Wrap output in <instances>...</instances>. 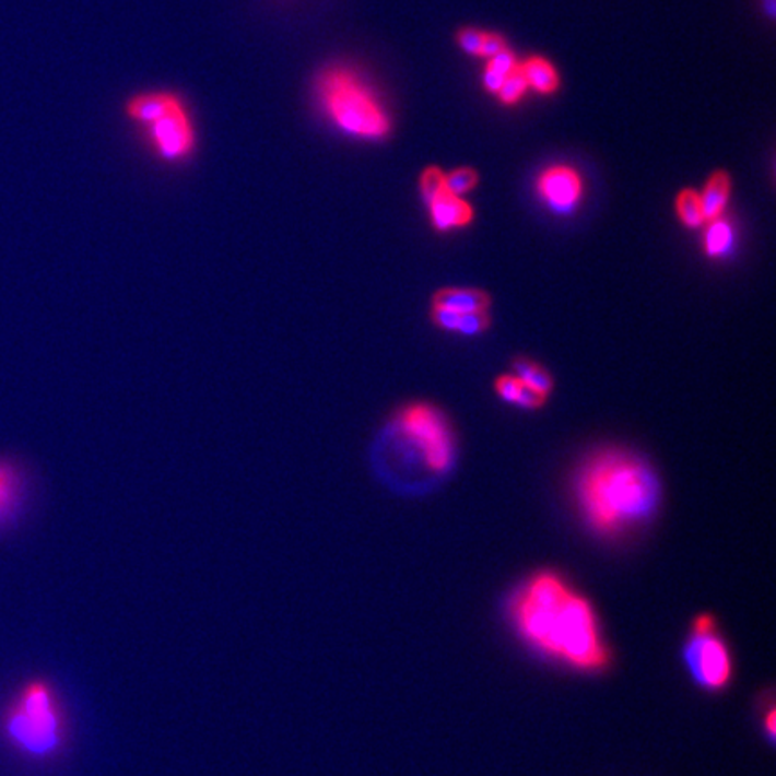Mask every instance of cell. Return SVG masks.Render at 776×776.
Instances as JSON below:
<instances>
[{"mask_svg":"<svg viewBox=\"0 0 776 776\" xmlns=\"http://www.w3.org/2000/svg\"><path fill=\"white\" fill-rule=\"evenodd\" d=\"M507 621L519 642L544 660L579 674L611 666V647L596 605L560 574L538 572L515 591Z\"/></svg>","mask_w":776,"mask_h":776,"instance_id":"cell-1","label":"cell"},{"mask_svg":"<svg viewBox=\"0 0 776 776\" xmlns=\"http://www.w3.org/2000/svg\"><path fill=\"white\" fill-rule=\"evenodd\" d=\"M577 498L588 524L602 534H619L649 518L660 498L652 469L624 451H602L580 471Z\"/></svg>","mask_w":776,"mask_h":776,"instance_id":"cell-2","label":"cell"},{"mask_svg":"<svg viewBox=\"0 0 776 776\" xmlns=\"http://www.w3.org/2000/svg\"><path fill=\"white\" fill-rule=\"evenodd\" d=\"M311 99L320 119L345 139L384 142L392 133V116L384 99L349 63H328L318 69Z\"/></svg>","mask_w":776,"mask_h":776,"instance_id":"cell-3","label":"cell"},{"mask_svg":"<svg viewBox=\"0 0 776 776\" xmlns=\"http://www.w3.org/2000/svg\"><path fill=\"white\" fill-rule=\"evenodd\" d=\"M125 117L148 152L167 166H181L198 150V128L189 103L175 91L137 92L125 102Z\"/></svg>","mask_w":776,"mask_h":776,"instance_id":"cell-4","label":"cell"},{"mask_svg":"<svg viewBox=\"0 0 776 776\" xmlns=\"http://www.w3.org/2000/svg\"><path fill=\"white\" fill-rule=\"evenodd\" d=\"M0 731L16 753L33 761L52 759L66 742V716L55 686L40 678L27 681L2 712Z\"/></svg>","mask_w":776,"mask_h":776,"instance_id":"cell-5","label":"cell"},{"mask_svg":"<svg viewBox=\"0 0 776 776\" xmlns=\"http://www.w3.org/2000/svg\"><path fill=\"white\" fill-rule=\"evenodd\" d=\"M683 663L701 691L721 694L736 678V658L716 616L703 613L692 621L683 644Z\"/></svg>","mask_w":776,"mask_h":776,"instance_id":"cell-6","label":"cell"},{"mask_svg":"<svg viewBox=\"0 0 776 776\" xmlns=\"http://www.w3.org/2000/svg\"><path fill=\"white\" fill-rule=\"evenodd\" d=\"M392 428L404 443L418 449L424 465L435 473H443L451 466L454 440L439 410L424 403L409 404L396 415Z\"/></svg>","mask_w":776,"mask_h":776,"instance_id":"cell-7","label":"cell"},{"mask_svg":"<svg viewBox=\"0 0 776 776\" xmlns=\"http://www.w3.org/2000/svg\"><path fill=\"white\" fill-rule=\"evenodd\" d=\"M536 191L549 208L557 212H569L579 205L585 184L577 169L555 164L546 167L538 177Z\"/></svg>","mask_w":776,"mask_h":776,"instance_id":"cell-8","label":"cell"},{"mask_svg":"<svg viewBox=\"0 0 776 776\" xmlns=\"http://www.w3.org/2000/svg\"><path fill=\"white\" fill-rule=\"evenodd\" d=\"M423 200L428 208L430 222L439 233L465 228L473 222V208L466 202L465 197H457L449 191L448 186L440 187L439 191Z\"/></svg>","mask_w":776,"mask_h":776,"instance_id":"cell-9","label":"cell"},{"mask_svg":"<svg viewBox=\"0 0 776 776\" xmlns=\"http://www.w3.org/2000/svg\"><path fill=\"white\" fill-rule=\"evenodd\" d=\"M26 474L15 460L0 459V529L13 524L26 504Z\"/></svg>","mask_w":776,"mask_h":776,"instance_id":"cell-10","label":"cell"},{"mask_svg":"<svg viewBox=\"0 0 776 776\" xmlns=\"http://www.w3.org/2000/svg\"><path fill=\"white\" fill-rule=\"evenodd\" d=\"M434 306L457 313L487 311L491 297L477 287H444L434 295Z\"/></svg>","mask_w":776,"mask_h":776,"instance_id":"cell-11","label":"cell"},{"mask_svg":"<svg viewBox=\"0 0 776 776\" xmlns=\"http://www.w3.org/2000/svg\"><path fill=\"white\" fill-rule=\"evenodd\" d=\"M519 67H521L525 81L529 85V91L532 89L538 94L549 96L560 89L557 69L552 66V61L546 60L543 56H530L527 60L519 61Z\"/></svg>","mask_w":776,"mask_h":776,"instance_id":"cell-12","label":"cell"},{"mask_svg":"<svg viewBox=\"0 0 776 776\" xmlns=\"http://www.w3.org/2000/svg\"><path fill=\"white\" fill-rule=\"evenodd\" d=\"M730 192L731 180L725 172H716L708 178L705 189L699 192L706 223L725 214L726 205H728V200H730Z\"/></svg>","mask_w":776,"mask_h":776,"instance_id":"cell-13","label":"cell"},{"mask_svg":"<svg viewBox=\"0 0 776 776\" xmlns=\"http://www.w3.org/2000/svg\"><path fill=\"white\" fill-rule=\"evenodd\" d=\"M705 225H708L705 237H703L706 256L721 258L726 252H730L731 245L736 242V233H733L731 223L721 216L705 223Z\"/></svg>","mask_w":776,"mask_h":776,"instance_id":"cell-14","label":"cell"},{"mask_svg":"<svg viewBox=\"0 0 776 776\" xmlns=\"http://www.w3.org/2000/svg\"><path fill=\"white\" fill-rule=\"evenodd\" d=\"M516 378L525 385L532 388L536 392L543 393L544 398L552 392L554 381L546 368L541 367L540 363L532 360L519 358L515 362Z\"/></svg>","mask_w":776,"mask_h":776,"instance_id":"cell-15","label":"cell"},{"mask_svg":"<svg viewBox=\"0 0 776 776\" xmlns=\"http://www.w3.org/2000/svg\"><path fill=\"white\" fill-rule=\"evenodd\" d=\"M518 66V58H516L515 52L509 51V49H505V51L499 52V55L490 58L484 69L485 91L496 94L502 83H504L505 78L509 77L510 72L515 71Z\"/></svg>","mask_w":776,"mask_h":776,"instance_id":"cell-16","label":"cell"},{"mask_svg":"<svg viewBox=\"0 0 776 776\" xmlns=\"http://www.w3.org/2000/svg\"><path fill=\"white\" fill-rule=\"evenodd\" d=\"M675 211L680 222L689 228H699L705 225V212L701 203V195L694 189H683L675 198Z\"/></svg>","mask_w":776,"mask_h":776,"instance_id":"cell-17","label":"cell"},{"mask_svg":"<svg viewBox=\"0 0 776 776\" xmlns=\"http://www.w3.org/2000/svg\"><path fill=\"white\" fill-rule=\"evenodd\" d=\"M529 91V85L525 81L521 67H516L515 71L510 72L509 77L505 78L504 83L499 86L496 96L504 105H518L524 99L525 94Z\"/></svg>","mask_w":776,"mask_h":776,"instance_id":"cell-18","label":"cell"},{"mask_svg":"<svg viewBox=\"0 0 776 776\" xmlns=\"http://www.w3.org/2000/svg\"><path fill=\"white\" fill-rule=\"evenodd\" d=\"M446 186L457 197H465L479 186V173L473 167H457L454 172L446 173Z\"/></svg>","mask_w":776,"mask_h":776,"instance_id":"cell-19","label":"cell"},{"mask_svg":"<svg viewBox=\"0 0 776 776\" xmlns=\"http://www.w3.org/2000/svg\"><path fill=\"white\" fill-rule=\"evenodd\" d=\"M491 318L490 313H466L460 318L459 331L457 333L462 334H479L484 333L485 329L490 328Z\"/></svg>","mask_w":776,"mask_h":776,"instance_id":"cell-20","label":"cell"},{"mask_svg":"<svg viewBox=\"0 0 776 776\" xmlns=\"http://www.w3.org/2000/svg\"><path fill=\"white\" fill-rule=\"evenodd\" d=\"M521 388H524V384H521L516 376H509V374L499 376V378L496 379V384H494V390H496L499 398L510 404H516V401H518L519 398V392H521Z\"/></svg>","mask_w":776,"mask_h":776,"instance_id":"cell-21","label":"cell"},{"mask_svg":"<svg viewBox=\"0 0 776 776\" xmlns=\"http://www.w3.org/2000/svg\"><path fill=\"white\" fill-rule=\"evenodd\" d=\"M505 49H507V44H505L504 36L498 35V33H490V31L482 33L479 58L490 60V58L499 55V52L505 51Z\"/></svg>","mask_w":776,"mask_h":776,"instance_id":"cell-22","label":"cell"},{"mask_svg":"<svg viewBox=\"0 0 776 776\" xmlns=\"http://www.w3.org/2000/svg\"><path fill=\"white\" fill-rule=\"evenodd\" d=\"M482 33H484V31L473 30V27H466V30L459 31L457 42H459V46L462 47L468 55L479 56Z\"/></svg>","mask_w":776,"mask_h":776,"instance_id":"cell-23","label":"cell"},{"mask_svg":"<svg viewBox=\"0 0 776 776\" xmlns=\"http://www.w3.org/2000/svg\"><path fill=\"white\" fill-rule=\"evenodd\" d=\"M544 401H546V398H544L543 393L536 392V390H532V388L525 387L521 388V392H519V398L518 401H516V404L518 407H521V409H527V410H536V409H541L543 407Z\"/></svg>","mask_w":776,"mask_h":776,"instance_id":"cell-24","label":"cell"},{"mask_svg":"<svg viewBox=\"0 0 776 776\" xmlns=\"http://www.w3.org/2000/svg\"><path fill=\"white\" fill-rule=\"evenodd\" d=\"M766 714H762V719H764V731L766 736L769 737V741L775 739V708H773V701L767 703Z\"/></svg>","mask_w":776,"mask_h":776,"instance_id":"cell-25","label":"cell"}]
</instances>
